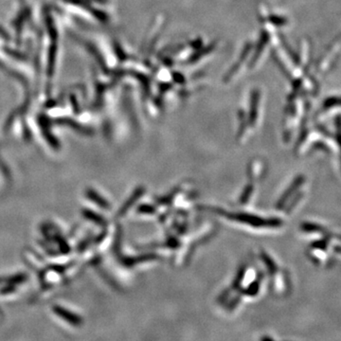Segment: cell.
<instances>
[{"label": "cell", "mask_w": 341, "mask_h": 341, "mask_svg": "<svg viewBox=\"0 0 341 341\" xmlns=\"http://www.w3.org/2000/svg\"><path fill=\"white\" fill-rule=\"evenodd\" d=\"M335 251L338 252V253H341V246H336Z\"/></svg>", "instance_id": "277c9868"}, {"label": "cell", "mask_w": 341, "mask_h": 341, "mask_svg": "<svg viewBox=\"0 0 341 341\" xmlns=\"http://www.w3.org/2000/svg\"><path fill=\"white\" fill-rule=\"evenodd\" d=\"M305 176H303V175L298 176V177L293 181L292 184L290 185V187L286 190V192L282 195L281 198L280 199V201L278 202L277 207H278V208H280V207H283V206L286 204V202L288 201V199L291 198V196L298 191V189L305 183Z\"/></svg>", "instance_id": "7a4b0ae2"}, {"label": "cell", "mask_w": 341, "mask_h": 341, "mask_svg": "<svg viewBox=\"0 0 341 341\" xmlns=\"http://www.w3.org/2000/svg\"><path fill=\"white\" fill-rule=\"evenodd\" d=\"M302 231H304L305 232H325L326 230L319 226V225H317V224H313V223H304L302 225Z\"/></svg>", "instance_id": "3957f363"}, {"label": "cell", "mask_w": 341, "mask_h": 341, "mask_svg": "<svg viewBox=\"0 0 341 341\" xmlns=\"http://www.w3.org/2000/svg\"><path fill=\"white\" fill-rule=\"evenodd\" d=\"M52 313L60 319H63L64 321L71 324V325H77L80 323V317L77 315H75L69 310L66 309L61 305H54L52 307Z\"/></svg>", "instance_id": "6da1fadb"}]
</instances>
